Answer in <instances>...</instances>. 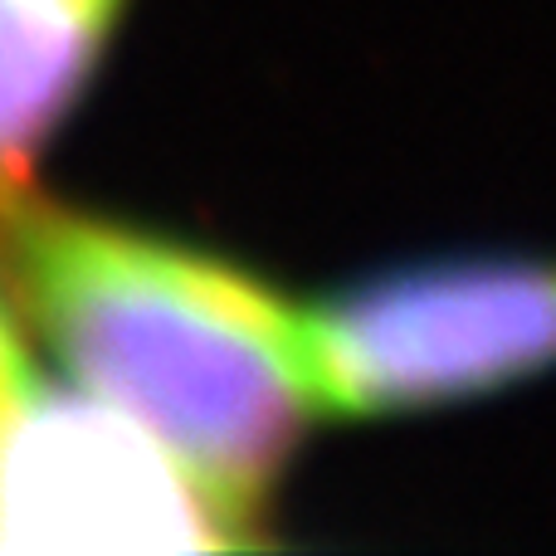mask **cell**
I'll list each match as a JSON object with an SVG mask.
<instances>
[{
	"label": "cell",
	"instance_id": "6da1fadb",
	"mask_svg": "<svg viewBox=\"0 0 556 556\" xmlns=\"http://www.w3.org/2000/svg\"><path fill=\"white\" fill-rule=\"evenodd\" d=\"M15 278L74 381L244 522L327 415L307 313L220 254L88 215H25Z\"/></svg>",
	"mask_w": 556,
	"mask_h": 556
},
{
	"label": "cell",
	"instance_id": "7a4b0ae2",
	"mask_svg": "<svg viewBox=\"0 0 556 556\" xmlns=\"http://www.w3.org/2000/svg\"><path fill=\"white\" fill-rule=\"evenodd\" d=\"M337 415H410L508 391L556 366V260L450 254L332 288L307 307Z\"/></svg>",
	"mask_w": 556,
	"mask_h": 556
},
{
	"label": "cell",
	"instance_id": "3957f363",
	"mask_svg": "<svg viewBox=\"0 0 556 556\" xmlns=\"http://www.w3.org/2000/svg\"><path fill=\"white\" fill-rule=\"evenodd\" d=\"M254 522L93 391L29 381L0 425V552H230Z\"/></svg>",
	"mask_w": 556,
	"mask_h": 556
},
{
	"label": "cell",
	"instance_id": "277c9868",
	"mask_svg": "<svg viewBox=\"0 0 556 556\" xmlns=\"http://www.w3.org/2000/svg\"><path fill=\"white\" fill-rule=\"evenodd\" d=\"M108 25L78 0H0V201L84 103Z\"/></svg>",
	"mask_w": 556,
	"mask_h": 556
},
{
	"label": "cell",
	"instance_id": "5b68a950",
	"mask_svg": "<svg viewBox=\"0 0 556 556\" xmlns=\"http://www.w3.org/2000/svg\"><path fill=\"white\" fill-rule=\"evenodd\" d=\"M29 381H35V376H29L25 356H20V342H15V327H10L5 307H0V425L10 420V410L20 405Z\"/></svg>",
	"mask_w": 556,
	"mask_h": 556
},
{
	"label": "cell",
	"instance_id": "8992f818",
	"mask_svg": "<svg viewBox=\"0 0 556 556\" xmlns=\"http://www.w3.org/2000/svg\"><path fill=\"white\" fill-rule=\"evenodd\" d=\"M78 5L98 10V15H117V5H123V0H78Z\"/></svg>",
	"mask_w": 556,
	"mask_h": 556
}]
</instances>
